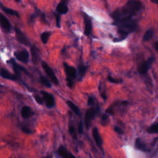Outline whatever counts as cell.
Masks as SVG:
<instances>
[{
	"instance_id": "34",
	"label": "cell",
	"mask_w": 158,
	"mask_h": 158,
	"mask_svg": "<svg viewBox=\"0 0 158 158\" xmlns=\"http://www.w3.org/2000/svg\"><path fill=\"white\" fill-rule=\"evenodd\" d=\"M84 125L82 121H81V122L79 123L78 124V133L80 134H82L84 132Z\"/></svg>"
},
{
	"instance_id": "25",
	"label": "cell",
	"mask_w": 158,
	"mask_h": 158,
	"mask_svg": "<svg viewBox=\"0 0 158 158\" xmlns=\"http://www.w3.org/2000/svg\"><path fill=\"white\" fill-rule=\"evenodd\" d=\"M147 131L150 134H157L158 132V124L155 122L152 124L148 129Z\"/></svg>"
},
{
	"instance_id": "1",
	"label": "cell",
	"mask_w": 158,
	"mask_h": 158,
	"mask_svg": "<svg viewBox=\"0 0 158 158\" xmlns=\"http://www.w3.org/2000/svg\"><path fill=\"white\" fill-rule=\"evenodd\" d=\"M142 3L137 0H129L122 8L115 9L111 14L112 24L116 27L132 21L142 9Z\"/></svg>"
},
{
	"instance_id": "26",
	"label": "cell",
	"mask_w": 158,
	"mask_h": 158,
	"mask_svg": "<svg viewBox=\"0 0 158 158\" xmlns=\"http://www.w3.org/2000/svg\"><path fill=\"white\" fill-rule=\"evenodd\" d=\"M40 82H41L44 86H45L46 87L49 88H51L52 85H51L50 81L48 80V79L46 77L43 76V75L40 76Z\"/></svg>"
},
{
	"instance_id": "36",
	"label": "cell",
	"mask_w": 158,
	"mask_h": 158,
	"mask_svg": "<svg viewBox=\"0 0 158 158\" xmlns=\"http://www.w3.org/2000/svg\"><path fill=\"white\" fill-rule=\"evenodd\" d=\"M157 45H158V43H157V42H155V43H154V49H155V50H157Z\"/></svg>"
},
{
	"instance_id": "9",
	"label": "cell",
	"mask_w": 158,
	"mask_h": 158,
	"mask_svg": "<svg viewBox=\"0 0 158 158\" xmlns=\"http://www.w3.org/2000/svg\"><path fill=\"white\" fill-rule=\"evenodd\" d=\"M8 63H9L10 64H11L12 67L13 68V70H14V72H15V74L18 76L19 77H21V73L22 72H24L26 74H29L28 72L27 71V70H26V69L25 68H24L22 65H21L19 64H18L16 61L12 58L9 61H8Z\"/></svg>"
},
{
	"instance_id": "28",
	"label": "cell",
	"mask_w": 158,
	"mask_h": 158,
	"mask_svg": "<svg viewBox=\"0 0 158 158\" xmlns=\"http://www.w3.org/2000/svg\"><path fill=\"white\" fill-rule=\"evenodd\" d=\"M108 81L111 84H121L123 82V80L121 78H115L112 77L111 75L108 76Z\"/></svg>"
},
{
	"instance_id": "8",
	"label": "cell",
	"mask_w": 158,
	"mask_h": 158,
	"mask_svg": "<svg viewBox=\"0 0 158 158\" xmlns=\"http://www.w3.org/2000/svg\"><path fill=\"white\" fill-rule=\"evenodd\" d=\"M14 55L17 60L24 64H27L29 61L30 55L29 52L26 49L17 51L14 52Z\"/></svg>"
},
{
	"instance_id": "17",
	"label": "cell",
	"mask_w": 158,
	"mask_h": 158,
	"mask_svg": "<svg viewBox=\"0 0 158 158\" xmlns=\"http://www.w3.org/2000/svg\"><path fill=\"white\" fill-rule=\"evenodd\" d=\"M58 153L61 158H76L71 152L63 146H61L58 150Z\"/></svg>"
},
{
	"instance_id": "30",
	"label": "cell",
	"mask_w": 158,
	"mask_h": 158,
	"mask_svg": "<svg viewBox=\"0 0 158 158\" xmlns=\"http://www.w3.org/2000/svg\"><path fill=\"white\" fill-rule=\"evenodd\" d=\"M97 103H96V100L93 96H89L88 97V106H96Z\"/></svg>"
},
{
	"instance_id": "15",
	"label": "cell",
	"mask_w": 158,
	"mask_h": 158,
	"mask_svg": "<svg viewBox=\"0 0 158 158\" xmlns=\"http://www.w3.org/2000/svg\"><path fill=\"white\" fill-rule=\"evenodd\" d=\"M88 66L84 64L82 61L79 63L78 65V75L80 81H82L86 75Z\"/></svg>"
},
{
	"instance_id": "21",
	"label": "cell",
	"mask_w": 158,
	"mask_h": 158,
	"mask_svg": "<svg viewBox=\"0 0 158 158\" xmlns=\"http://www.w3.org/2000/svg\"><path fill=\"white\" fill-rule=\"evenodd\" d=\"M66 103L68 104V106L71 109V110L74 112L77 115H79L81 114V110L79 109V108L75 105L73 102H72L70 100H68L66 101Z\"/></svg>"
},
{
	"instance_id": "35",
	"label": "cell",
	"mask_w": 158,
	"mask_h": 158,
	"mask_svg": "<svg viewBox=\"0 0 158 158\" xmlns=\"http://www.w3.org/2000/svg\"><path fill=\"white\" fill-rule=\"evenodd\" d=\"M22 131H24V132H25V134H32V130L29 127H26V126H24L22 128Z\"/></svg>"
},
{
	"instance_id": "19",
	"label": "cell",
	"mask_w": 158,
	"mask_h": 158,
	"mask_svg": "<svg viewBox=\"0 0 158 158\" xmlns=\"http://www.w3.org/2000/svg\"><path fill=\"white\" fill-rule=\"evenodd\" d=\"M92 134H93V138L95 141V143L98 145V147H99L100 148H101L103 145V140L101 137L99 130L97 127H94L93 128V130H92Z\"/></svg>"
},
{
	"instance_id": "31",
	"label": "cell",
	"mask_w": 158,
	"mask_h": 158,
	"mask_svg": "<svg viewBox=\"0 0 158 158\" xmlns=\"http://www.w3.org/2000/svg\"><path fill=\"white\" fill-rule=\"evenodd\" d=\"M33 97H34L36 102L38 104H41V105H42L43 104H44V101H43V99L42 97L38 95H34Z\"/></svg>"
},
{
	"instance_id": "12",
	"label": "cell",
	"mask_w": 158,
	"mask_h": 158,
	"mask_svg": "<svg viewBox=\"0 0 158 158\" xmlns=\"http://www.w3.org/2000/svg\"><path fill=\"white\" fill-rule=\"evenodd\" d=\"M68 3L69 1H67V0H62L60 2L56 7V12L58 14L60 15L66 14L69 12Z\"/></svg>"
},
{
	"instance_id": "7",
	"label": "cell",
	"mask_w": 158,
	"mask_h": 158,
	"mask_svg": "<svg viewBox=\"0 0 158 158\" xmlns=\"http://www.w3.org/2000/svg\"><path fill=\"white\" fill-rule=\"evenodd\" d=\"M14 31H15L17 40L20 43L27 46H30V42L29 41V40L28 39L27 36H26L18 27H15Z\"/></svg>"
},
{
	"instance_id": "29",
	"label": "cell",
	"mask_w": 158,
	"mask_h": 158,
	"mask_svg": "<svg viewBox=\"0 0 158 158\" xmlns=\"http://www.w3.org/2000/svg\"><path fill=\"white\" fill-rule=\"evenodd\" d=\"M109 122V115L107 114H103L101 117V123L103 125L106 126Z\"/></svg>"
},
{
	"instance_id": "18",
	"label": "cell",
	"mask_w": 158,
	"mask_h": 158,
	"mask_svg": "<svg viewBox=\"0 0 158 158\" xmlns=\"http://www.w3.org/2000/svg\"><path fill=\"white\" fill-rule=\"evenodd\" d=\"M21 114L24 119H27L35 114L32 109L28 106H24L22 107L21 111Z\"/></svg>"
},
{
	"instance_id": "11",
	"label": "cell",
	"mask_w": 158,
	"mask_h": 158,
	"mask_svg": "<svg viewBox=\"0 0 158 158\" xmlns=\"http://www.w3.org/2000/svg\"><path fill=\"white\" fill-rule=\"evenodd\" d=\"M0 26L6 32H10L11 30V25L9 21L2 13H0Z\"/></svg>"
},
{
	"instance_id": "10",
	"label": "cell",
	"mask_w": 158,
	"mask_h": 158,
	"mask_svg": "<svg viewBox=\"0 0 158 158\" xmlns=\"http://www.w3.org/2000/svg\"><path fill=\"white\" fill-rule=\"evenodd\" d=\"M84 34L87 36H90L92 32V22L90 17L86 14L84 13Z\"/></svg>"
},
{
	"instance_id": "32",
	"label": "cell",
	"mask_w": 158,
	"mask_h": 158,
	"mask_svg": "<svg viewBox=\"0 0 158 158\" xmlns=\"http://www.w3.org/2000/svg\"><path fill=\"white\" fill-rule=\"evenodd\" d=\"M55 19L56 22V27L58 28L61 27V15L59 14H55Z\"/></svg>"
},
{
	"instance_id": "16",
	"label": "cell",
	"mask_w": 158,
	"mask_h": 158,
	"mask_svg": "<svg viewBox=\"0 0 158 158\" xmlns=\"http://www.w3.org/2000/svg\"><path fill=\"white\" fill-rule=\"evenodd\" d=\"M135 148L143 152H149L150 151V149L147 147V144H145L141 138H138L136 139L135 142Z\"/></svg>"
},
{
	"instance_id": "5",
	"label": "cell",
	"mask_w": 158,
	"mask_h": 158,
	"mask_svg": "<svg viewBox=\"0 0 158 158\" xmlns=\"http://www.w3.org/2000/svg\"><path fill=\"white\" fill-rule=\"evenodd\" d=\"M42 66L44 71L46 72V74L49 78L51 81L56 85H59V80L58 79L53 69H52L45 61L42 62Z\"/></svg>"
},
{
	"instance_id": "27",
	"label": "cell",
	"mask_w": 158,
	"mask_h": 158,
	"mask_svg": "<svg viewBox=\"0 0 158 158\" xmlns=\"http://www.w3.org/2000/svg\"><path fill=\"white\" fill-rule=\"evenodd\" d=\"M69 131L70 134L71 135V136L73 137L74 139L77 140V134H76V130H75V128L74 127V125L72 124V123L71 122L69 123Z\"/></svg>"
},
{
	"instance_id": "3",
	"label": "cell",
	"mask_w": 158,
	"mask_h": 158,
	"mask_svg": "<svg viewBox=\"0 0 158 158\" xmlns=\"http://www.w3.org/2000/svg\"><path fill=\"white\" fill-rule=\"evenodd\" d=\"M63 66L64 69V71L66 75V81L68 83V85L69 88H72L75 79L77 77V69L71 65H69L66 62H63Z\"/></svg>"
},
{
	"instance_id": "13",
	"label": "cell",
	"mask_w": 158,
	"mask_h": 158,
	"mask_svg": "<svg viewBox=\"0 0 158 158\" xmlns=\"http://www.w3.org/2000/svg\"><path fill=\"white\" fill-rule=\"evenodd\" d=\"M30 52L32 56V61L34 65H37L40 60V51L36 45H33L30 46Z\"/></svg>"
},
{
	"instance_id": "22",
	"label": "cell",
	"mask_w": 158,
	"mask_h": 158,
	"mask_svg": "<svg viewBox=\"0 0 158 158\" xmlns=\"http://www.w3.org/2000/svg\"><path fill=\"white\" fill-rule=\"evenodd\" d=\"M154 30L153 29H150L147 30V32L144 33L143 37V40L144 42H148L154 36Z\"/></svg>"
},
{
	"instance_id": "2",
	"label": "cell",
	"mask_w": 158,
	"mask_h": 158,
	"mask_svg": "<svg viewBox=\"0 0 158 158\" xmlns=\"http://www.w3.org/2000/svg\"><path fill=\"white\" fill-rule=\"evenodd\" d=\"M100 104L97 103L96 106H92L91 108L88 109L85 112L84 117V124L87 130H88L90 127L92 121H93L95 117L100 113Z\"/></svg>"
},
{
	"instance_id": "33",
	"label": "cell",
	"mask_w": 158,
	"mask_h": 158,
	"mask_svg": "<svg viewBox=\"0 0 158 158\" xmlns=\"http://www.w3.org/2000/svg\"><path fill=\"white\" fill-rule=\"evenodd\" d=\"M114 130L115 133L118 134V135H122L124 134V131L122 128H121L119 127L118 126H114Z\"/></svg>"
},
{
	"instance_id": "6",
	"label": "cell",
	"mask_w": 158,
	"mask_h": 158,
	"mask_svg": "<svg viewBox=\"0 0 158 158\" xmlns=\"http://www.w3.org/2000/svg\"><path fill=\"white\" fill-rule=\"evenodd\" d=\"M40 93L43 96L44 103H45L46 106L48 108H53L56 106V101L53 95L45 91H41Z\"/></svg>"
},
{
	"instance_id": "14",
	"label": "cell",
	"mask_w": 158,
	"mask_h": 158,
	"mask_svg": "<svg viewBox=\"0 0 158 158\" xmlns=\"http://www.w3.org/2000/svg\"><path fill=\"white\" fill-rule=\"evenodd\" d=\"M0 76L4 78L8 79V80H11L13 81H17L20 78L18 76H17L16 74H12L10 73L9 71L6 70L5 69H0Z\"/></svg>"
},
{
	"instance_id": "4",
	"label": "cell",
	"mask_w": 158,
	"mask_h": 158,
	"mask_svg": "<svg viewBox=\"0 0 158 158\" xmlns=\"http://www.w3.org/2000/svg\"><path fill=\"white\" fill-rule=\"evenodd\" d=\"M155 59V56H151L146 61H144L140 63L138 66V71L139 74L141 75H146L153 65Z\"/></svg>"
},
{
	"instance_id": "24",
	"label": "cell",
	"mask_w": 158,
	"mask_h": 158,
	"mask_svg": "<svg viewBox=\"0 0 158 158\" xmlns=\"http://www.w3.org/2000/svg\"><path fill=\"white\" fill-rule=\"evenodd\" d=\"M51 34H52L51 32H49V31L44 32L43 33H42V35H41V40H42V43L44 45L47 44V43L48 42L49 37L51 36Z\"/></svg>"
},
{
	"instance_id": "20",
	"label": "cell",
	"mask_w": 158,
	"mask_h": 158,
	"mask_svg": "<svg viewBox=\"0 0 158 158\" xmlns=\"http://www.w3.org/2000/svg\"><path fill=\"white\" fill-rule=\"evenodd\" d=\"M1 8L3 9V11L6 13V14H9V15L13 16H16L17 17H20L18 12L15 11V10H14V9L7 8V7H5L3 5H1Z\"/></svg>"
},
{
	"instance_id": "23",
	"label": "cell",
	"mask_w": 158,
	"mask_h": 158,
	"mask_svg": "<svg viewBox=\"0 0 158 158\" xmlns=\"http://www.w3.org/2000/svg\"><path fill=\"white\" fill-rule=\"evenodd\" d=\"M104 87V85L103 84H102L101 82L100 84V85H99V87H98V90H99V91H100L101 96L102 97V98H103L104 100H107V98H108V96H107V95H106V88H105Z\"/></svg>"
}]
</instances>
